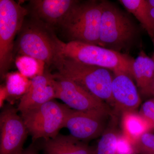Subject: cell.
<instances>
[{
    "label": "cell",
    "mask_w": 154,
    "mask_h": 154,
    "mask_svg": "<svg viewBox=\"0 0 154 154\" xmlns=\"http://www.w3.org/2000/svg\"><path fill=\"white\" fill-rule=\"evenodd\" d=\"M44 62L27 56H20L16 60V64L19 72L26 78L33 79L43 73Z\"/></svg>",
    "instance_id": "d6986e66"
},
{
    "label": "cell",
    "mask_w": 154,
    "mask_h": 154,
    "mask_svg": "<svg viewBox=\"0 0 154 154\" xmlns=\"http://www.w3.org/2000/svg\"><path fill=\"white\" fill-rule=\"evenodd\" d=\"M152 41L153 45V47H154V52L153 53L152 57V58L154 60V39H152Z\"/></svg>",
    "instance_id": "83f0119b"
},
{
    "label": "cell",
    "mask_w": 154,
    "mask_h": 154,
    "mask_svg": "<svg viewBox=\"0 0 154 154\" xmlns=\"http://www.w3.org/2000/svg\"><path fill=\"white\" fill-rule=\"evenodd\" d=\"M147 96H152L154 97V79L149 88Z\"/></svg>",
    "instance_id": "4316f807"
},
{
    "label": "cell",
    "mask_w": 154,
    "mask_h": 154,
    "mask_svg": "<svg viewBox=\"0 0 154 154\" xmlns=\"http://www.w3.org/2000/svg\"><path fill=\"white\" fill-rule=\"evenodd\" d=\"M102 2L99 46L118 52H129L139 40L140 29L118 6L109 1Z\"/></svg>",
    "instance_id": "6da1fadb"
},
{
    "label": "cell",
    "mask_w": 154,
    "mask_h": 154,
    "mask_svg": "<svg viewBox=\"0 0 154 154\" xmlns=\"http://www.w3.org/2000/svg\"><path fill=\"white\" fill-rule=\"evenodd\" d=\"M8 96L6 86H1L0 88V107L1 108L4 107V102Z\"/></svg>",
    "instance_id": "d4e9b609"
},
{
    "label": "cell",
    "mask_w": 154,
    "mask_h": 154,
    "mask_svg": "<svg viewBox=\"0 0 154 154\" xmlns=\"http://www.w3.org/2000/svg\"><path fill=\"white\" fill-rule=\"evenodd\" d=\"M118 116L112 114L107 127L94 148V154H116V144L121 131L118 128Z\"/></svg>",
    "instance_id": "e0dca14e"
},
{
    "label": "cell",
    "mask_w": 154,
    "mask_h": 154,
    "mask_svg": "<svg viewBox=\"0 0 154 154\" xmlns=\"http://www.w3.org/2000/svg\"><path fill=\"white\" fill-rule=\"evenodd\" d=\"M113 113L103 110L78 111L71 109L63 128L75 138L86 142L102 135Z\"/></svg>",
    "instance_id": "9c48e42d"
},
{
    "label": "cell",
    "mask_w": 154,
    "mask_h": 154,
    "mask_svg": "<svg viewBox=\"0 0 154 154\" xmlns=\"http://www.w3.org/2000/svg\"><path fill=\"white\" fill-rule=\"evenodd\" d=\"M71 108L52 100L21 113L33 143L39 139L53 138L64 127Z\"/></svg>",
    "instance_id": "8992f818"
},
{
    "label": "cell",
    "mask_w": 154,
    "mask_h": 154,
    "mask_svg": "<svg viewBox=\"0 0 154 154\" xmlns=\"http://www.w3.org/2000/svg\"><path fill=\"white\" fill-rule=\"evenodd\" d=\"M149 7L150 24L147 32L152 39H154V0H148Z\"/></svg>",
    "instance_id": "cb8c5ba5"
},
{
    "label": "cell",
    "mask_w": 154,
    "mask_h": 154,
    "mask_svg": "<svg viewBox=\"0 0 154 154\" xmlns=\"http://www.w3.org/2000/svg\"><path fill=\"white\" fill-rule=\"evenodd\" d=\"M116 154H138L133 142L122 131L117 139Z\"/></svg>",
    "instance_id": "7402d4cb"
},
{
    "label": "cell",
    "mask_w": 154,
    "mask_h": 154,
    "mask_svg": "<svg viewBox=\"0 0 154 154\" xmlns=\"http://www.w3.org/2000/svg\"><path fill=\"white\" fill-rule=\"evenodd\" d=\"M138 154H154V133H145L134 142Z\"/></svg>",
    "instance_id": "44dd1931"
},
{
    "label": "cell",
    "mask_w": 154,
    "mask_h": 154,
    "mask_svg": "<svg viewBox=\"0 0 154 154\" xmlns=\"http://www.w3.org/2000/svg\"><path fill=\"white\" fill-rule=\"evenodd\" d=\"M18 154H38L37 149L33 145V144L31 145L28 148L23 149L22 151Z\"/></svg>",
    "instance_id": "484cf974"
},
{
    "label": "cell",
    "mask_w": 154,
    "mask_h": 154,
    "mask_svg": "<svg viewBox=\"0 0 154 154\" xmlns=\"http://www.w3.org/2000/svg\"><path fill=\"white\" fill-rule=\"evenodd\" d=\"M119 2L129 13L134 16L147 31L150 24L149 7L148 0H120Z\"/></svg>",
    "instance_id": "ac0fdd59"
},
{
    "label": "cell",
    "mask_w": 154,
    "mask_h": 154,
    "mask_svg": "<svg viewBox=\"0 0 154 154\" xmlns=\"http://www.w3.org/2000/svg\"><path fill=\"white\" fill-rule=\"evenodd\" d=\"M28 11L13 0L0 1V73L5 75L13 58L14 41Z\"/></svg>",
    "instance_id": "52a82bcc"
},
{
    "label": "cell",
    "mask_w": 154,
    "mask_h": 154,
    "mask_svg": "<svg viewBox=\"0 0 154 154\" xmlns=\"http://www.w3.org/2000/svg\"><path fill=\"white\" fill-rule=\"evenodd\" d=\"M18 109L4 106L0 114V154H18L29 133Z\"/></svg>",
    "instance_id": "30bf717a"
},
{
    "label": "cell",
    "mask_w": 154,
    "mask_h": 154,
    "mask_svg": "<svg viewBox=\"0 0 154 154\" xmlns=\"http://www.w3.org/2000/svg\"><path fill=\"white\" fill-rule=\"evenodd\" d=\"M139 113L150 124L151 132L154 133V98L149 99L142 105Z\"/></svg>",
    "instance_id": "603a6c76"
},
{
    "label": "cell",
    "mask_w": 154,
    "mask_h": 154,
    "mask_svg": "<svg viewBox=\"0 0 154 154\" xmlns=\"http://www.w3.org/2000/svg\"><path fill=\"white\" fill-rule=\"evenodd\" d=\"M57 55L82 63L108 69L113 74H125L134 78V59L128 54L99 45L71 41L65 43L58 39Z\"/></svg>",
    "instance_id": "7a4b0ae2"
},
{
    "label": "cell",
    "mask_w": 154,
    "mask_h": 154,
    "mask_svg": "<svg viewBox=\"0 0 154 154\" xmlns=\"http://www.w3.org/2000/svg\"><path fill=\"white\" fill-rule=\"evenodd\" d=\"M41 147L45 154H94V148L70 134H59L44 140Z\"/></svg>",
    "instance_id": "5bb4252c"
},
{
    "label": "cell",
    "mask_w": 154,
    "mask_h": 154,
    "mask_svg": "<svg viewBox=\"0 0 154 154\" xmlns=\"http://www.w3.org/2000/svg\"><path fill=\"white\" fill-rule=\"evenodd\" d=\"M53 65L57 69L58 74L74 81L113 108V76L110 70L82 63L59 55L56 57Z\"/></svg>",
    "instance_id": "3957f363"
},
{
    "label": "cell",
    "mask_w": 154,
    "mask_h": 154,
    "mask_svg": "<svg viewBox=\"0 0 154 154\" xmlns=\"http://www.w3.org/2000/svg\"><path fill=\"white\" fill-rule=\"evenodd\" d=\"M134 78L141 93L147 96L154 79V60L141 50L133 66Z\"/></svg>",
    "instance_id": "9a60e30c"
},
{
    "label": "cell",
    "mask_w": 154,
    "mask_h": 154,
    "mask_svg": "<svg viewBox=\"0 0 154 154\" xmlns=\"http://www.w3.org/2000/svg\"><path fill=\"white\" fill-rule=\"evenodd\" d=\"M30 81L19 73L7 75L6 87L9 96H23L30 87Z\"/></svg>",
    "instance_id": "ffe728a7"
},
{
    "label": "cell",
    "mask_w": 154,
    "mask_h": 154,
    "mask_svg": "<svg viewBox=\"0 0 154 154\" xmlns=\"http://www.w3.org/2000/svg\"><path fill=\"white\" fill-rule=\"evenodd\" d=\"M53 78L55 99H60L71 109L82 111L103 110L112 112L106 103L74 81L58 73L53 75Z\"/></svg>",
    "instance_id": "ba28073f"
},
{
    "label": "cell",
    "mask_w": 154,
    "mask_h": 154,
    "mask_svg": "<svg viewBox=\"0 0 154 154\" xmlns=\"http://www.w3.org/2000/svg\"><path fill=\"white\" fill-rule=\"evenodd\" d=\"M79 2L75 0H33L30 1V4L36 19L51 27L61 26Z\"/></svg>",
    "instance_id": "4fadbf2b"
},
{
    "label": "cell",
    "mask_w": 154,
    "mask_h": 154,
    "mask_svg": "<svg viewBox=\"0 0 154 154\" xmlns=\"http://www.w3.org/2000/svg\"><path fill=\"white\" fill-rule=\"evenodd\" d=\"M121 116L122 132L133 142L145 133L152 132L150 124L139 113L126 112Z\"/></svg>",
    "instance_id": "2e32d148"
},
{
    "label": "cell",
    "mask_w": 154,
    "mask_h": 154,
    "mask_svg": "<svg viewBox=\"0 0 154 154\" xmlns=\"http://www.w3.org/2000/svg\"><path fill=\"white\" fill-rule=\"evenodd\" d=\"M36 19L26 24L24 22L17 39V51L21 56L30 57L48 66L53 64L58 38L50 26Z\"/></svg>",
    "instance_id": "5b68a950"
},
{
    "label": "cell",
    "mask_w": 154,
    "mask_h": 154,
    "mask_svg": "<svg viewBox=\"0 0 154 154\" xmlns=\"http://www.w3.org/2000/svg\"><path fill=\"white\" fill-rule=\"evenodd\" d=\"M53 80V75L48 73L32 79L30 87L19 102L18 111L22 113L55 99Z\"/></svg>",
    "instance_id": "7c38bea8"
},
{
    "label": "cell",
    "mask_w": 154,
    "mask_h": 154,
    "mask_svg": "<svg viewBox=\"0 0 154 154\" xmlns=\"http://www.w3.org/2000/svg\"><path fill=\"white\" fill-rule=\"evenodd\" d=\"M114 102L112 113L119 116L123 113L136 111L140 105L141 99L132 79L120 73L113 76L112 87Z\"/></svg>",
    "instance_id": "8fae6325"
},
{
    "label": "cell",
    "mask_w": 154,
    "mask_h": 154,
    "mask_svg": "<svg viewBox=\"0 0 154 154\" xmlns=\"http://www.w3.org/2000/svg\"><path fill=\"white\" fill-rule=\"evenodd\" d=\"M102 13V1L79 2L60 26L70 41L99 46Z\"/></svg>",
    "instance_id": "277c9868"
}]
</instances>
